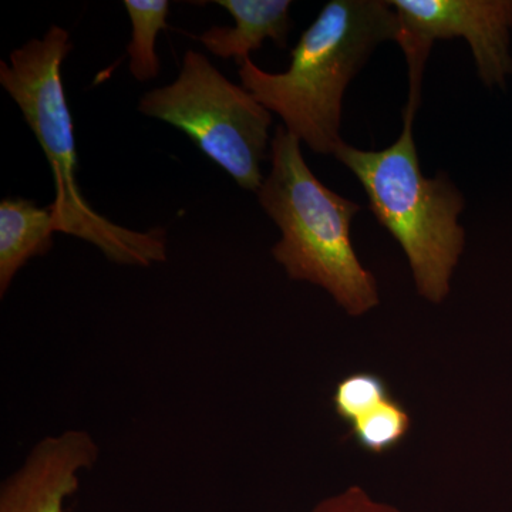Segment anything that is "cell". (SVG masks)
I'll use <instances>...</instances> for the list:
<instances>
[{
    "label": "cell",
    "instance_id": "obj_1",
    "mask_svg": "<svg viewBox=\"0 0 512 512\" xmlns=\"http://www.w3.org/2000/svg\"><path fill=\"white\" fill-rule=\"evenodd\" d=\"M399 35L389 2L332 0L302 33L286 72H265L249 57L239 64V79L313 153L335 156L343 143L342 101L350 80L380 43L397 42Z\"/></svg>",
    "mask_w": 512,
    "mask_h": 512
},
{
    "label": "cell",
    "instance_id": "obj_2",
    "mask_svg": "<svg viewBox=\"0 0 512 512\" xmlns=\"http://www.w3.org/2000/svg\"><path fill=\"white\" fill-rule=\"evenodd\" d=\"M73 49L69 32L52 26L0 62V84L18 104L52 168L56 197L49 205L56 232L90 242L110 261L148 268L167 261L163 229L133 231L90 207L77 183L72 113L62 79L64 59Z\"/></svg>",
    "mask_w": 512,
    "mask_h": 512
},
{
    "label": "cell",
    "instance_id": "obj_3",
    "mask_svg": "<svg viewBox=\"0 0 512 512\" xmlns=\"http://www.w3.org/2000/svg\"><path fill=\"white\" fill-rule=\"evenodd\" d=\"M271 163L256 195L281 229L272 249L276 261L292 281L325 289L350 316L375 309L376 279L359 261L350 234L360 205L320 183L303 158L301 140L285 126L272 137Z\"/></svg>",
    "mask_w": 512,
    "mask_h": 512
},
{
    "label": "cell",
    "instance_id": "obj_4",
    "mask_svg": "<svg viewBox=\"0 0 512 512\" xmlns=\"http://www.w3.org/2000/svg\"><path fill=\"white\" fill-rule=\"evenodd\" d=\"M419 106L407 100L403 130L392 146L365 151L343 141L335 157L356 175L376 220L403 248L417 293L439 305L450 293L466 245V231L458 224L466 201L447 174L427 178L421 171L413 137Z\"/></svg>",
    "mask_w": 512,
    "mask_h": 512
},
{
    "label": "cell",
    "instance_id": "obj_5",
    "mask_svg": "<svg viewBox=\"0 0 512 512\" xmlns=\"http://www.w3.org/2000/svg\"><path fill=\"white\" fill-rule=\"evenodd\" d=\"M138 110L184 131L239 187L261 190L271 111L229 82L207 56L187 50L177 80L144 94Z\"/></svg>",
    "mask_w": 512,
    "mask_h": 512
},
{
    "label": "cell",
    "instance_id": "obj_6",
    "mask_svg": "<svg viewBox=\"0 0 512 512\" xmlns=\"http://www.w3.org/2000/svg\"><path fill=\"white\" fill-rule=\"evenodd\" d=\"M399 18V43L409 66V100L419 101L424 66L436 40L464 37L485 86L512 74V0H389Z\"/></svg>",
    "mask_w": 512,
    "mask_h": 512
},
{
    "label": "cell",
    "instance_id": "obj_7",
    "mask_svg": "<svg viewBox=\"0 0 512 512\" xmlns=\"http://www.w3.org/2000/svg\"><path fill=\"white\" fill-rule=\"evenodd\" d=\"M97 457L99 447L87 431L46 437L2 484L0 512H63L66 498L79 490L80 473Z\"/></svg>",
    "mask_w": 512,
    "mask_h": 512
},
{
    "label": "cell",
    "instance_id": "obj_8",
    "mask_svg": "<svg viewBox=\"0 0 512 512\" xmlns=\"http://www.w3.org/2000/svg\"><path fill=\"white\" fill-rule=\"evenodd\" d=\"M218 6L228 10L235 26L211 28L200 36L208 52L222 59H235L242 64L249 53L259 50L265 40L285 49L291 32L292 20L289 0H217Z\"/></svg>",
    "mask_w": 512,
    "mask_h": 512
},
{
    "label": "cell",
    "instance_id": "obj_9",
    "mask_svg": "<svg viewBox=\"0 0 512 512\" xmlns=\"http://www.w3.org/2000/svg\"><path fill=\"white\" fill-rule=\"evenodd\" d=\"M55 222L49 208L25 198L0 202V295L30 259L46 255L53 247Z\"/></svg>",
    "mask_w": 512,
    "mask_h": 512
},
{
    "label": "cell",
    "instance_id": "obj_10",
    "mask_svg": "<svg viewBox=\"0 0 512 512\" xmlns=\"http://www.w3.org/2000/svg\"><path fill=\"white\" fill-rule=\"evenodd\" d=\"M124 8L131 22L130 72L138 82L156 79L160 73V59L156 52L158 33L167 29L170 2L167 0H124Z\"/></svg>",
    "mask_w": 512,
    "mask_h": 512
},
{
    "label": "cell",
    "instance_id": "obj_11",
    "mask_svg": "<svg viewBox=\"0 0 512 512\" xmlns=\"http://www.w3.org/2000/svg\"><path fill=\"white\" fill-rule=\"evenodd\" d=\"M412 430V416L394 396L349 426L350 439L373 456H383L400 446Z\"/></svg>",
    "mask_w": 512,
    "mask_h": 512
},
{
    "label": "cell",
    "instance_id": "obj_12",
    "mask_svg": "<svg viewBox=\"0 0 512 512\" xmlns=\"http://www.w3.org/2000/svg\"><path fill=\"white\" fill-rule=\"evenodd\" d=\"M390 396L393 394L382 376L372 372L350 373L333 390V412L349 427Z\"/></svg>",
    "mask_w": 512,
    "mask_h": 512
},
{
    "label": "cell",
    "instance_id": "obj_13",
    "mask_svg": "<svg viewBox=\"0 0 512 512\" xmlns=\"http://www.w3.org/2000/svg\"><path fill=\"white\" fill-rule=\"evenodd\" d=\"M312 512H400L389 504L379 503L359 485L320 501Z\"/></svg>",
    "mask_w": 512,
    "mask_h": 512
}]
</instances>
